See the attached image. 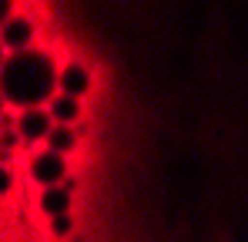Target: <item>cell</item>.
<instances>
[{
  "label": "cell",
  "instance_id": "obj_1",
  "mask_svg": "<svg viewBox=\"0 0 248 242\" xmlns=\"http://www.w3.org/2000/svg\"><path fill=\"white\" fill-rule=\"evenodd\" d=\"M3 101L14 108H41L44 101L50 104L61 91V71L54 68L50 54L41 51H20L3 61Z\"/></svg>",
  "mask_w": 248,
  "mask_h": 242
},
{
  "label": "cell",
  "instance_id": "obj_2",
  "mask_svg": "<svg viewBox=\"0 0 248 242\" xmlns=\"http://www.w3.org/2000/svg\"><path fill=\"white\" fill-rule=\"evenodd\" d=\"M31 178H34L41 189H57V185H64V182H67V161H64V155H57V152H50V148L37 152V155L31 158Z\"/></svg>",
  "mask_w": 248,
  "mask_h": 242
},
{
  "label": "cell",
  "instance_id": "obj_3",
  "mask_svg": "<svg viewBox=\"0 0 248 242\" xmlns=\"http://www.w3.org/2000/svg\"><path fill=\"white\" fill-rule=\"evenodd\" d=\"M17 131H20V138H24L27 145L47 141L50 131H54V118H50L47 108H27V111H20V118H17Z\"/></svg>",
  "mask_w": 248,
  "mask_h": 242
},
{
  "label": "cell",
  "instance_id": "obj_4",
  "mask_svg": "<svg viewBox=\"0 0 248 242\" xmlns=\"http://www.w3.org/2000/svg\"><path fill=\"white\" fill-rule=\"evenodd\" d=\"M31 40H34V24L27 17H10L3 24V44L10 47V54L31 51Z\"/></svg>",
  "mask_w": 248,
  "mask_h": 242
},
{
  "label": "cell",
  "instance_id": "obj_5",
  "mask_svg": "<svg viewBox=\"0 0 248 242\" xmlns=\"http://www.w3.org/2000/svg\"><path fill=\"white\" fill-rule=\"evenodd\" d=\"M87 87H91V74H87V68L78 64V61H71V64L61 71V94L81 101V94H87Z\"/></svg>",
  "mask_w": 248,
  "mask_h": 242
},
{
  "label": "cell",
  "instance_id": "obj_6",
  "mask_svg": "<svg viewBox=\"0 0 248 242\" xmlns=\"http://www.w3.org/2000/svg\"><path fill=\"white\" fill-rule=\"evenodd\" d=\"M71 192L64 189V185H57V189H44L41 192V212L47 219H57V215H67L71 212Z\"/></svg>",
  "mask_w": 248,
  "mask_h": 242
},
{
  "label": "cell",
  "instance_id": "obj_7",
  "mask_svg": "<svg viewBox=\"0 0 248 242\" xmlns=\"http://www.w3.org/2000/svg\"><path fill=\"white\" fill-rule=\"evenodd\" d=\"M47 111H50L54 124H67V128H74V121L81 118V101H78V98H67V94H57V98L47 104Z\"/></svg>",
  "mask_w": 248,
  "mask_h": 242
},
{
  "label": "cell",
  "instance_id": "obj_8",
  "mask_svg": "<svg viewBox=\"0 0 248 242\" xmlns=\"http://www.w3.org/2000/svg\"><path fill=\"white\" fill-rule=\"evenodd\" d=\"M74 145H78V131L67 128V124H54V131L47 138V148L57 152V155H67V152H74Z\"/></svg>",
  "mask_w": 248,
  "mask_h": 242
},
{
  "label": "cell",
  "instance_id": "obj_9",
  "mask_svg": "<svg viewBox=\"0 0 248 242\" xmlns=\"http://www.w3.org/2000/svg\"><path fill=\"white\" fill-rule=\"evenodd\" d=\"M50 232H54V236H71V232H74V215L67 212V215L50 219Z\"/></svg>",
  "mask_w": 248,
  "mask_h": 242
},
{
  "label": "cell",
  "instance_id": "obj_10",
  "mask_svg": "<svg viewBox=\"0 0 248 242\" xmlns=\"http://www.w3.org/2000/svg\"><path fill=\"white\" fill-rule=\"evenodd\" d=\"M17 141H24V138H20V131H10V128H7V131H3V148H14Z\"/></svg>",
  "mask_w": 248,
  "mask_h": 242
}]
</instances>
